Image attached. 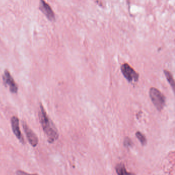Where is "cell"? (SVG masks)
I'll return each instance as SVG.
<instances>
[{"label": "cell", "instance_id": "9", "mask_svg": "<svg viewBox=\"0 0 175 175\" xmlns=\"http://www.w3.org/2000/svg\"><path fill=\"white\" fill-rule=\"evenodd\" d=\"M116 171L118 175H135L131 173L128 172L122 163L117 165L116 168Z\"/></svg>", "mask_w": 175, "mask_h": 175}, {"label": "cell", "instance_id": "10", "mask_svg": "<svg viewBox=\"0 0 175 175\" xmlns=\"http://www.w3.org/2000/svg\"><path fill=\"white\" fill-rule=\"evenodd\" d=\"M137 138H138V139L139 140L141 144L143 145H146L147 143V140L145 138V136L142 134L141 132H137L136 133Z\"/></svg>", "mask_w": 175, "mask_h": 175}, {"label": "cell", "instance_id": "1", "mask_svg": "<svg viewBox=\"0 0 175 175\" xmlns=\"http://www.w3.org/2000/svg\"><path fill=\"white\" fill-rule=\"evenodd\" d=\"M39 118L48 142L50 143H53L59 138L58 132L53 122L49 118L42 104L40 105Z\"/></svg>", "mask_w": 175, "mask_h": 175}, {"label": "cell", "instance_id": "7", "mask_svg": "<svg viewBox=\"0 0 175 175\" xmlns=\"http://www.w3.org/2000/svg\"><path fill=\"white\" fill-rule=\"evenodd\" d=\"M11 124L12 127V131L14 134L17 137L21 143H25L24 138L21 133L19 126V119L16 116H13L11 119Z\"/></svg>", "mask_w": 175, "mask_h": 175}, {"label": "cell", "instance_id": "11", "mask_svg": "<svg viewBox=\"0 0 175 175\" xmlns=\"http://www.w3.org/2000/svg\"><path fill=\"white\" fill-rule=\"evenodd\" d=\"M132 141L129 138V137H126L125 138L124 141V145L125 147H129L132 145Z\"/></svg>", "mask_w": 175, "mask_h": 175}, {"label": "cell", "instance_id": "3", "mask_svg": "<svg viewBox=\"0 0 175 175\" xmlns=\"http://www.w3.org/2000/svg\"><path fill=\"white\" fill-rule=\"evenodd\" d=\"M123 76L129 83L137 82L139 81V74L127 63H124L120 67Z\"/></svg>", "mask_w": 175, "mask_h": 175}, {"label": "cell", "instance_id": "2", "mask_svg": "<svg viewBox=\"0 0 175 175\" xmlns=\"http://www.w3.org/2000/svg\"><path fill=\"white\" fill-rule=\"evenodd\" d=\"M149 96L153 104L158 111H161L166 104V97L160 90L155 87H151Z\"/></svg>", "mask_w": 175, "mask_h": 175}, {"label": "cell", "instance_id": "4", "mask_svg": "<svg viewBox=\"0 0 175 175\" xmlns=\"http://www.w3.org/2000/svg\"><path fill=\"white\" fill-rule=\"evenodd\" d=\"M3 82L5 85L9 86V90L12 93H17L18 91V85L15 83V81L11 76L8 70H4L3 76Z\"/></svg>", "mask_w": 175, "mask_h": 175}, {"label": "cell", "instance_id": "12", "mask_svg": "<svg viewBox=\"0 0 175 175\" xmlns=\"http://www.w3.org/2000/svg\"><path fill=\"white\" fill-rule=\"evenodd\" d=\"M16 174L17 175H38L37 174H30L27 173L25 172L24 171H21V170H18L16 172Z\"/></svg>", "mask_w": 175, "mask_h": 175}, {"label": "cell", "instance_id": "6", "mask_svg": "<svg viewBox=\"0 0 175 175\" xmlns=\"http://www.w3.org/2000/svg\"><path fill=\"white\" fill-rule=\"evenodd\" d=\"M39 8L49 20L52 21L55 20V15L54 11L48 3L43 0H41L40 2Z\"/></svg>", "mask_w": 175, "mask_h": 175}, {"label": "cell", "instance_id": "8", "mask_svg": "<svg viewBox=\"0 0 175 175\" xmlns=\"http://www.w3.org/2000/svg\"><path fill=\"white\" fill-rule=\"evenodd\" d=\"M163 72H164L165 76L166 77V80H168V82L171 85V87L172 88L174 92L175 87V80H174L172 73H171V72H169V70L168 69H164Z\"/></svg>", "mask_w": 175, "mask_h": 175}, {"label": "cell", "instance_id": "5", "mask_svg": "<svg viewBox=\"0 0 175 175\" xmlns=\"http://www.w3.org/2000/svg\"><path fill=\"white\" fill-rule=\"evenodd\" d=\"M22 125L27 140L29 142V143L31 144L32 147H37L39 143V140L37 135L30 129V127H29L27 125V124L25 122H23Z\"/></svg>", "mask_w": 175, "mask_h": 175}]
</instances>
